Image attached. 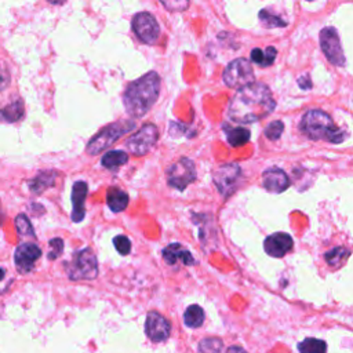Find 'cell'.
I'll use <instances>...</instances> for the list:
<instances>
[{"mask_svg":"<svg viewBox=\"0 0 353 353\" xmlns=\"http://www.w3.org/2000/svg\"><path fill=\"white\" fill-rule=\"evenodd\" d=\"M58 176V174L53 170H44L40 171L35 179L28 181V188L32 194L35 195H42L46 189H49L50 187L54 185L55 179Z\"/></svg>","mask_w":353,"mask_h":353,"instance_id":"obj_18","label":"cell"},{"mask_svg":"<svg viewBox=\"0 0 353 353\" xmlns=\"http://www.w3.org/2000/svg\"><path fill=\"white\" fill-rule=\"evenodd\" d=\"M157 140H159L157 127L152 123H148L127 140L126 146L134 156H144L156 145Z\"/></svg>","mask_w":353,"mask_h":353,"instance_id":"obj_9","label":"cell"},{"mask_svg":"<svg viewBox=\"0 0 353 353\" xmlns=\"http://www.w3.org/2000/svg\"><path fill=\"white\" fill-rule=\"evenodd\" d=\"M293 244L294 241L289 233L278 232L265 239L263 248L268 255L275 258H282L293 248Z\"/></svg>","mask_w":353,"mask_h":353,"instance_id":"obj_14","label":"cell"},{"mask_svg":"<svg viewBox=\"0 0 353 353\" xmlns=\"http://www.w3.org/2000/svg\"><path fill=\"white\" fill-rule=\"evenodd\" d=\"M14 224H16V228H17V231H18V233H20V235L35 237L34 226H32V224H31L29 218H28L25 214H20V215H17V218L14 220Z\"/></svg>","mask_w":353,"mask_h":353,"instance_id":"obj_27","label":"cell"},{"mask_svg":"<svg viewBox=\"0 0 353 353\" xmlns=\"http://www.w3.org/2000/svg\"><path fill=\"white\" fill-rule=\"evenodd\" d=\"M276 107L270 87L263 83H250L239 88L229 103L228 116L239 125L257 123L270 116Z\"/></svg>","mask_w":353,"mask_h":353,"instance_id":"obj_1","label":"cell"},{"mask_svg":"<svg viewBox=\"0 0 353 353\" xmlns=\"http://www.w3.org/2000/svg\"><path fill=\"white\" fill-rule=\"evenodd\" d=\"M25 114V108H24V103L18 99L16 101H13L10 105H8L6 108L0 109V118H2L5 122L8 123H16L20 119H23Z\"/></svg>","mask_w":353,"mask_h":353,"instance_id":"obj_20","label":"cell"},{"mask_svg":"<svg viewBox=\"0 0 353 353\" xmlns=\"http://www.w3.org/2000/svg\"><path fill=\"white\" fill-rule=\"evenodd\" d=\"M2 222H3V214L0 211V225H2Z\"/></svg>","mask_w":353,"mask_h":353,"instance_id":"obj_40","label":"cell"},{"mask_svg":"<svg viewBox=\"0 0 353 353\" xmlns=\"http://www.w3.org/2000/svg\"><path fill=\"white\" fill-rule=\"evenodd\" d=\"M263 188L272 194H283L290 187V180L287 174L282 168H268L262 174Z\"/></svg>","mask_w":353,"mask_h":353,"instance_id":"obj_15","label":"cell"},{"mask_svg":"<svg viewBox=\"0 0 353 353\" xmlns=\"http://www.w3.org/2000/svg\"><path fill=\"white\" fill-rule=\"evenodd\" d=\"M166 175L168 185L183 192L187 189L188 185H191L196 180L195 163L191 159L183 157L167 168Z\"/></svg>","mask_w":353,"mask_h":353,"instance_id":"obj_6","label":"cell"},{"mask_svg":"<svg viewBox=\"0 0 353 353\" xmlns=\"http://www.w3.org/2000/svg\"><path fill=\"white\" fill-rule=\"evenodd\" d=\"M49 244H50L51 250L49 251L47 258L51 259V261H54V259H57V258L62 254V251H64V240L60 239V237H54V239L50 240Z\"/></svg>","mask_w":353,"mask_h":353,"instance_id":"obj_32","label":"cell"},{"mask_svg":"<svg viewBox=\"0 0 353 353\" xmlns=\"http://www.w3.org/2000/svg\"><path fill=\"white\" fill-rule=\"evenodd\" d=\"M160 2L168 12H185L191 5V0H160Z\"/></svg>","mask_w":353,"mask_h":353,"instance_id":"obj_30","label":"cell"},{"mask_svg":"<svg viewBox=\"0 0 353 353\" xmlns=\"http://www.w3.org/2000/svg\"><path fill=\"white\" fill-rule=\"evenodd\" d=\"M65 270L70 280H93L99 276L97 257L90 247H86L73 254Z\"/></svg>","mask_w":353,"mask_h":353,"instance_id":"obj_4","label":"cell"},{"mask_svg":"<svg viewBox=\"0 0 353 353\" xmlns=\"http://www.w3.org/2000/svg\"><path fill=\"white\" fill-rule=\"evenodd\" d=\"M145 331L151 341L163 342L170 337L171 324L170 322L161 316L159 312H149L146 316Z\"/></svg>","mask_w":353,"mask_h":353,"instance_id":"obj_13","label":"cell"},{"mask_svg":"<svg viewBox=\"0 0 353 353\" xmlns=\"http://www.w3.org/2000/svg\"><path fill=\"white\" fill-rule=\"evenodd\" d=\"M250 137H251L250 130L243 129V127H235V129L228 130V133H226L228 142L233 148H239V146L246 145L250 141Z\"/></svg>","mask_w":353,"mask_h":353,"instance_id":"obj_23","label":"cell"},{"mask_svg":"<svg viewBox=\"0 0 353 353\" xmlns=\"http://www.w3.org/2000/svg\"><path fill=\"white\" fill-rule=\"evenodd\" d=\"M129 161V155L123 151H111L101 159V164L108 170H118L120 166Z\"/></svg>","mask_w":353,"mask_h":353,"instance_id":"obj_21","label":"cell"},{"mask_svg":"<svg viewBox=\"0 0 353 353\" xmlns=\"http://www.w3.org/2000/svg\"><path fill=\"white\" fill-rule=\"evenodd\" d=\"M42 257V250L35 243H23L16 248L14 263L20 274L27 275L35 270L36 261Z\"/></svg>","mask_w":353,"mask_h":353,"instance_id":"obj_12","label":"cell"},{"mask_svg":"<svg viewBox=\"0 0 353 353\" xmlns=\"http://www.w3.org/2000/svg\"><path fill=\"white\" fill-rule=\"evenodd\" d=\"M50 3H54V5H61V3H64L65 0H49Z\"/></svg>","mask_w":353,"mask_h":353,"instance_id":"obj_39","label":"cell"},{"mask_svg":"<svg viewBox=\"0 0 353 353\" xmlns=\"http://www.w3.org/2000/svg\"><path fill=\"white\" fill-rule=\"evenodd\" d=\"M114 244H115L118 252L122 254V255H127V254H130V251H131V241H130L129 237H126V236H123V235L116 236V237L114 239Z\"/></svg>","mask_w":353,"mask_h":353,"instance_id":"obj_31","label":"cell"},{"mask_svg":"<svg viewBox=\"0 0 353 353\" xmlns=\"http://www.w3.org/2000/svg\"><path fill=\"white\" fill-rule=\"evenodd\" d=\"M184 322L191 328L200 327L203 324V322H205V311H203V308L199 306V305L188 306V309L185 311V315H184Z\"/></svg>","mask_w":353,"mask_h":353,"instance_id":"obj_22","label":"cell"},{"mask_svg":"<svg viewBox=\"0 0 353 353\" xmlns=\"http://www.w3.org/2000/svg\"><path fill=\"white\" fill-rule=\"evenodd\" d=\"M5 276H6V271L3 268H0V282L5 279Z\"/></svg>","mask_w":353,"mask_h":353,"instance_id":"obj_38","label":"cell"},{"mask_svg":"<svg viewBox=\"0 0 353 353\" xmlns=\"http://www.w3.org/2000/svg\"><path fill=\"white\" fill-rule=\"evenodd\" d=\"M259 20H261L262 25L267 27V28H285L287 25V23L285 20H282L278 16L271 14L268 10H261L259 12Z\"/></svg>","mask_w":353,"mask_h":353,"instance_id":"obj_26","label":"cell"},{"mask_svg":"<svg viewBox=\"0 0 353 353\" xmlns=\"http://www.w3.org/2000/svg\"><path fill=\"white\" fill-rule=\"evenodd\" d=\"M251 60L255 64H258L259 66H262V64H263V51L261 49H254L251 51Z\"/></svg>","mask_w":353,"mask_h":353,"instance_id":"obj_35","label":"cell"},{"mask_svg":"<svg viewBox=\"0 0 353 353\" xmlns=\"http://www.w3.org/2000/svg\"><path fill=\"white\" fill-rule=\"evenodd\" d=\"M222 341L218 338H206L199 343V353H221Z\"/></svg>","mask_w":353,"mask_h":353,"instance_id":"obj_28","label":"cell"},{"mask_svg":"<svg viewBox=\"0 0 353 353\" xmlns=\"http://www.w3.org/2000/svg\"><path fill=\"white\" fill-rule=\"evenodd\" d=\"M10 73L6 68H3L2 65H0V92L5 90V88H8L10 86Z\"/></svg>","mask_w":353,"mask_h":353,"instance_id":"obj_34","label":"cell"},{"mask_svg":"<svg viewBox=\"0 0 353 353\" xmlns=\"http://www.w3.org/2000/svg\"><path fill=\"white\" fill-rule=\"evenodd\" d=\"M160 93V77L149 72L129 84L123 101L126 111L133 118H142L155 105Z\"/></svg>","mask_w":353,"mask_h":353,"instance_id":"obj_2","label":"cell"},{"mask_svg":"<svg viewBox=\"0 0 353 353\" xmlns=\"http://www.w3.org/2000/svg\"><path fill=\"white\" fill-rule=\"evenodd\" d=\"M300 353H326L327 343L317 338H306L298 343Z\"/></svg>","mask_w":353,"mask_h":353,"instance_id":"obj_25","label":"cell"},{"mask_svg":"<svg viewBox=\"0 0 353 353\" xmlns=\"http://www.w3.org/2000/svg\"><path fill=\"white\" fill-rule=\"evenodd\" d=\"M163 258H164L166 263L171 265V267H179V265L191 267V265L196 263L191 251L179 243H172V244L167 246L163 250Z\"/></svg>","mask_w":353,"mask_h":353,"instance_id":"obj_16","label":"cell"},{"mask_svg":"<svg viewBox=\"0 0 353 353\" xmlns=\"http://www.w3.org/2000/svg\"><path fill=\"white\" fill-rule=\"evenodd\" d=\"M349 254H350L349 250H346L345 247H335V248L330 250L328 252H326L324 258H326V262L330 265V267L337 270L348 259Z\"/></svg>","mask_w":353,"mask_h":353,"instance_id":"obj_24","label":"cell"},{"mask_svg":"<svg viewBox=\"0 0 353 353\" xmlns=\"http://www.w3.org/2000/svg\"><path fill=\"white\" fill-rule=\"evenodd\" d=\"M283 130H285L283 122L275 120V122H272V123H270V125L267 126V129H265L263 133H265V137H267L268 140H271V141H278V140L282 137Z\"/></svg>","mask_w":353,"mask_h":353,"instance_id":"obj_29","label":"cell"},{"mask_svg":"<svg viewBox=\"0 0 353 353\" xmlns=\"http://www.w3.org/2000/svg\"><path fill=\"white\" fill-rule=\"evenodd\" d=\"M137 38L145 44H155L160 36V27L156 18L149 13H138L131 23Z\"/></svg>","mask_w":353,"mask_h":353,"instance_id":"obj_11","label":"cell"},{"mask_svg":"<svg viewBox=\"0 0 353 353\" xmlns=\"http://www.w3.org/2000/svg\"><path fill=\"white\" fill-rule=\"evenodd\" d=\"M300 129L304 135L313 141L324 140L331 144H341L346 137V134L334 125L331 116L320 109L308 111L301 120Z\"/></svg>","mask_w":353,"mask_h":353,"instance_id":"obj_3","label":"cell"},{"mask_svg":"<svg viewBox=\"0 0 353 353\" xmlns=\"http://www.w3.org/2000/svg\"><path fill=\"white\" fill-rule=\"evenodd\" d=\"M135 127L134 122L130 120H122L112 123L107 127H104L97 135H94L90 142L87 144V153L88 155H99L100 152L108 149L112 144H115L120 137H123L126 133L131 131Z\"/></svg>","mask_w":353,"mask_h":353,"instance_id":"obj_5","label":"cell"},{"mask_svg":"<svg viewBox=\"0 0 353 353\" xmlns=\"http://www.w3.org/2000/svg\"><path fill=\"white\" fill-rule=\"evenodd\" d=\"M276 55H278V50H276L275 47L270 46V47L265 49V51H263V64H262V68L271 66V65L275 62Z\"/></svg>","mask_w":353,"mask_h":353,"instance_id":"obj_33","label":"cell"},{"mask_svg":"<svg viewBox=\"0 0 353 353\" xmlns=\"http://www.w3.org/2000/svg\"><path fill=\"white\" fill-rule=\"evenodd\" d=\"M298 86L302 88V90H309V88L312 87V80L308 75L302 76L298 79Z\"/></svg>","mask_w":353,"mask_h":353,"instance_id":"obj_36","label":"cell"},{"mask_svg":"<svg viewBox=\"0 0 353 353\" xmlns=\"http://www.w3.org/2000/svg\"><path fill=\"white\" fill-rule=\"evenodd\" d=\"M88 194V185L84 181H77L73 184L72 188V221L73 222H81L86 217V199Z\"/></svg>","mask_w":353,"mask_h":353,"instance_id":"obj_17","label":"cell"},{"mask_svg":"<svg viewBox=\"0 0 353 353\" xmlns=\"http://www.w3.org/2000/svg\"><path fill=\"white\" fill-rule=\"evenodd\" d=\"M226 353H247V352L243 348H240V346H231L226 350Z\"/></svg>","mask_w":353,"mask_h":353,"instance_id":"obj_37","label":"cell"},{"mask_svg":"<svg viewBox=\"0 0 353 353\" xmlns=\"http://www.w3.org/2000/svg\"><path fill=\"white\" fill-rule=\"evenodd\" d=\"M224 81L231 88H239L254 81V70L246 58H237L228 64L224 70Z\"/></svg>","mask_w":353,"mask_h":353,"instance_id":"obj_8","label":"cell"},{"mask_svg":"<svg viewBox=\"0 0 353 353\" xmlns=\"http://www.w3.org/2000/svg\"><path fill=\"white\" fill-rule=\"evenodd\" d=\"M309 2H311V0H309Z\"/></svg>","mask_w":353,"mask_h":353,"instance_id":"obj_41","label":"cell"},{"mask_svg":"<svg viewBox=\"0 0 353 353\" xmlns=\"http://www.w3.org/2000/svg\"><path fill=\"white\" fill-rule=\"evenodd\" d=\"M107 205L114 213H122L129 206V195L119 188H109L107 192Z\"/></svg>","mask_w":353,"mask_h":353,"instance_id":"obj_19","label":"cell"},{"mask_svg":"<svg viewBox=\"0 0 353 353\" xmlns=\"http://www.w3.org/2000/svg\"><path fill=\"white\" fill-rule=\"evenodd\" d=\"M320 47L326 58L335 66H345L346 60L341 46V40L335 28L327 27L320 32Z\"/></svg>","mask_w":353,"mask_h":353,"instance_id":"obj_10","label":"cell"},{"mask_svg":"<svg viewBox=\"0 0 353 353\" xmlns=\"http://www.w3.org/2000/svg\"><path fill=\"white\" fill-rule=\"evenodd\" d=\"M241 168L236 163L222 164L214 171V184L224 198H229L241 183Z\"/></svg>","mask_w":353,"mask_h":353,"instance_id":"obj_7","label":"cell"}]
</instances>
